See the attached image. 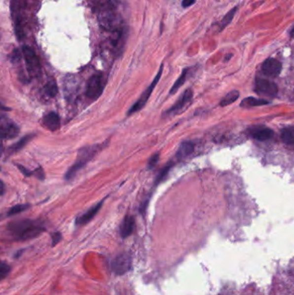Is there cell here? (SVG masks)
Masks as SVG:
<instances>
[{
	"mask_svg": "<svg viewBox=\"0 0 294 295\" xmlns=\"http://www.w3.org/2000/svg\"><path fill=\"white\" fill-rule=\"evenodd\" d=\"M31 207L30 205L28 204H19V205H16V206H12L7 213V216L11 217L15 216L17 214H19L21 213H24L25 211H27L29 208Z\"/></svg>",
	"mask_w": 294,
	"mask_h": 295,
	"instance_id": "cell-24",
	"label": "cell"
},
{
	"mask_svg": "<svg viewBox=\"0 0 294 295\" xmlns=\"http://www.w3.org/2000/svg\"><path fill=\"white\" fill-rule=\"evenodd\" d=\"M256 90L258 93L267 97L276 96L278 87L276 84L267 79H258L256 82Z\"/></svg>",
	"mask_w": 294,
	"mask_h": 295,
	"instance_id": "cell-11",
	"label": "cell"
},
{
	"mask_svg": "<svg viewBox=\"0 0 294 295\" xmlns=\"http://www.w3.org/2000/svg\"><path fill=\"white\" fill-rule=\"evenodd\" d=\"M136 227V221L133 216L127 215L124 217L122 223L120 224L119 233L122 238H127L132 235Z\"/></svg>",
	"mask_w": 294,
	"mask_h": 295,
	"instance_id": "cell-14",
	"label": "cell"
},
{
	"mask_svg": "<svg viewBox=\"0 0 294 295\" xmlns=\"http://www.w3.org/2000/svg\"><path fill=\"white\" fill-rule=\"evenodd\" d=\"M281 138L287 145H294V134L293 131H284L281 135Z\"/></svg>",
	"mask_w": 294,
	"mask_h": 295,
	"instance_id": "cell-26",
	"label": "cell"
},
{
	"mask_svg": "<svg viewBox=\"0 0 294 295\" xmlns=\"http://www.w3.org/2000/svg\"><path fill=\"white\" fill-rule=\"evenodd\" d=\"M236 10H237V7H234L232 10H229V12L226 14L224 17L221 21L220 25H219L220 26V31H222L223 29H225L226 26L231 23V21L236 15Z\"/></svg>",
	"mask_w": 294,
	"mask_h": 295,
	"instance_id": "cell-23",
	"label": "cell"
},
{
	"mask_svg": "<svg viewBox=\"0 0 294 295\" xmlns=\"http://www.w3.org/2000/svg\"><path fill=\"white\" fill-rule=\"evenodd\" d=\"M268 104L267 100H260V99H255V98H248L243 100L241 106H247V107H258V106H263Z\"/></svg>",
	"mask_w": 294,
	"mask_h": 295,
	"instance_id": "cell-25",
	"label": "cell"
},
{
	"mask_svg": "<svg viewBox=\"0 0 294 295\" xmlns=\"http://www.w3.org/2000/svg\"><path fill=\"white\" fill-rule=\"evenodd\" d=\"M4 192V184L3 182H1V195H3Z\"/></svg>",
	"mask_w": 294,
	"mask_h": 295,
	"instance_id": "cell-34",
	"label": "cell"
},
{
	"mask_svg": "<svg viewBox=\"0 0 294 295\" xmlns=\"http://www.w3.org/2000/svg\"><path fill=\"white\" fill-rule=\"evenodd\" d=\"M34 138V134H30L26 135V136H24V138H21L19 141L17 142L16 144H14V145L8 148V149L6 150V154H8V156H10L12 154H16L18 151L23 149L24 147H25Z\"/></svg>",
	"mask_w": 294,
	"mask_h": 295,
	"instance_id": "cell-16",
	"label": "cell"
},
{
	"mask_svg": "<svg viewBox=\"0 0 294 295\" xmlns=\"http://www.w3.org/2000/svg\"><path fill=\"white\" fill-rule=\"evenodd\" d=\"M105 145H93L83 147L78 152L76 161L73 166L69 168L66 173L65 179L70 181L75 177V175L86 166L90 161H92L98 153L102 150Z\"/></svg>",
	"mask_w": 294,
	"mask_h": 295,
	"instance_id": "cell-2",
	"label": "cell"
},
{
	"mask_svg": "<svg viewBox=\"0 0 294 295\" xmlns=\"http://www.w3.org/2000/svg\"><path fill=\"white\" fill-rule=\"evenodd\" d=\"M131 257L127 253L117 255L110 263V268L114 274L123 275L131 269Z\"/></svg>",
	"mask_w": 294,
	"mask_h": 295,
	"instance_id": "cell-8",
	"label": "cell"
},
{
	"mask_svg": "<svg viewBox=\"0 0 294 295\" xmlns=\"http://www.w3.org/2000/svg\"><path fill=\"white\" fill-rule=\"evenodd\" d=\"M162 71H163V65L161 66V68H160L159 71H158L157 74L154 77L150 85L147 86V89L145 90L144 93L141 94V96L138 98L137 102L134 104L132 107H130V110L128 111V112H127L128 116L137 113V112L140 111L146 106V104H147V101L149 100V98H150L151 94L153 93L155 86H156L157 83L159 82V80L161 79V75H162Z\"/></svg>",
	"mask_w": 294,
	"mask_h": 295,
	"instance_id": "cell-5",
	"label": "cell"
},
{
	"mask_svg": "<svg viewBox=\"0 0 294 295\" xmlns=\"http://www.w3.org/2000/svg\"><path fill=\"white\" fill-rule=\"evenodd\" d=\"M239 92H237V91H232V92H230V93H228V94L222 99L221 103H220V106H221V107H227V106H229L230 104L234 103V102L239 98Z\"/></svg>",
	"mask_w": 294,
	"mask_h": 295,
	"instance_id": "cell-22",
	"label": "cell"
},
{
	"mask_svg": "<svg viewBox=\"0 0 294 295\" xmlns=\"http://www.w3.org/2000/svg\"><path fill=\"white\" fill-rule=\"evenodd\" d=\"M103 203H104V200L97 203L96 205L92 206L86 212L77 217L75 220L76 225H85L86 223H89L90 221L93 220V218L96 216L98 213L101 209V207L103 206Z\"/></svg>",
	"mask_w": 294,
	"mask_h": 295,
	"instance_id": "cell-13",
	"label": "cell"
},
{
	"mask_svg": "<svg viewBox=\"0 0 294 295\" xmlns=\"http://www.w3.org/2000/svg\"><path fill=\"white\" fill-rule=\"evenodd\" d=\"M52 246H55L56 244L60 243V241L62 240V234L60 232H55L52 234Z\"/></svg>",
	"mask_w": 294,
	"mask_h": 295,
	"instance_id": "cell-29",
	"label": "cell"
},
{
	"mask_svg": "<svg viewBox=\"0 0 294 295\" xmlns=\"http://www.w3.org/2000/svg\"><path fill=\"white\" fill-rule=\"evenodd\" d=\"M42 124L48 131H58L61 127V118L56 112L51 111L42 117Z\"/></svg>",
	"mask_w": 294,
	"mask_h": 295,
	"instance_id": "cell-15",
	"label": "cell"
},
{
	"mask_svg": "<svg viewBox=\"0 0 294 295\" xmlns=\"http://www.w3.org/2000/svg\"><path fill=\"white\" fill-rule=\"evenodd\" d=\"M196 0H183L182 1V7L183 8H187L192 5L193 3H195Z\"/></svg>",
	"mask_w": 294,
	"mask_h": 295,
	"instance_id": "cell-33",
	"label": "cell"
},
{
	"mask_svg": "<svg viewBox=\"0 0 294 295\" xmlns=\"http://www.w3.org/2000/svg\"><path fill=\"white\" fill-rule=\"evenodd\" d=\"M261 69L266 75L274 78L281 74L282 65L276 59L268 58L263 62Z\"/></svg>",
	"mask_w": 294,
	"mask_h": 295,
	"instance_id": "cell-12",
	"label": "cell"
},
{
	"mask_svg": "<svg viewBox=\"0 0 294 295\" xmlns=\"http://www.w3.org/2000/svg\"><path fill=\"white\" fill-rule=\"evenodd\" d=\"M254 138H256L257 140L259 141H267L269 140L271 138L274 137V131L270 130V129H260L258 131L254 132Z\"/></svg>",
	"mask_w": 294,
	"mask_h": 295,
	"instance_id": "cell-19",
	"label": "cell"
},
{
	"mask_svg": "<svg viewBox=\"0 0 294 295\" xmlns=\"http://www.w3.org/2000/svg\"><path fill=\"white\" fill-rule=\"evenodd\" d=\"M17 168L18 169L20 170L21 173L23 174V175H25V176H28V177H30L31 175L34 174V172L31 171V170H29L28 168H24L23 165L17 164Z\"/></svg>",
	"mask_w": 294,
	"mask_h": 295,
	"instance_id": "cell-30",
	"label": "cell"
},
{
	"mask_svg": "<svg viewBox=\"0 0 294 295\" xmlns=\"http://www.w3.org/2000/svg\"><path fill=\"white\" fill-rule=\"evenodd\" d=\"M106 85V79L102 73H97L93 74L86 85V96L89 100H98L102 95Z\"/></svg>",
	"mask_w": 294,
	"mask_h": 295,
	"instance_id": "cell-6",
	"label": "cell"
},
{
	"mask_svg": "<svg viewBox=\"0 0 294 295\" xmlns=\"http://www.w3.org/2000/svg\"><path fill=\"white\" fill-rule=\"evenodd\" d=\"M192 91L191 89L185 90L182 96L179 98V100L172 106L168 110L165 111L166 116H170V115H175L181 112L187 105H188L192 99Z\"/></svg>",
	"mask_w": 294,
	"mask_h": 295,
	"instance_id": "cell-10",
	"label": "cell"
},
{
	"mask_svg": "<svg viewBox=\"0 0 294 295\" xmlns=\"http://www.w3.org/2000/svg\"><path fill=\"white\" fill-rule=\"evenodd\" d=\"M98 20L100 26L108 31H119L122 26V17L112 3H104L99 8Z\"/></svg>",
	"mask_w": 294,
	"mask_h": 295,
	"instance_id": "cell-3",
	"label": "cell"
},
{
	"mask_svg": "<svg viewBox=\"0 0 294 295\" xmlns=\"http://www.w3.org/2000/svg\"><path fill=\"white\" fill-rule=\"evenodd\" d=\"M43 90H44L45 94L48 98H55L58 94V86L54 79H48L47 83L45 84Z\"/></svg>",
	"mask_w": 294,
	"mask_h": 295,
	"instance_id": "cell-18",
	"label": "cell"
},
{
	"mask_svg": "<svg viewBox=\"0 0 294 295\" xmlns=\"http://www.w3.org/2000/svg\"><path fill=\"white\" fill-rule=\"evenodd\" d=\"M7 230L16 241H27L39 237L46 229L42 224L31 220L14 221L8 224Z\"/></svg>",
	"mask_w": 294,
	"mask_h": 295,
	"instance_id": "cell-1",
	"label": "cell"
},
{
	"mask_svg": "<svg viewBox=\"0 0 294 295\" xmlns=\"http://www.w3.org/2000/svg\"><path fill=\"white\" fill-rule=\"evenodd\" d=\"M35 176H37L39 180H44L45 175L44 172L42 168H38L37 169H36L34 172Z\"/></svg>",
	"mask_w": 294,
	"mask_h": 295,
	"instance_id": "cell-31",
	"label": "cell"
},
{
	"mask_svg": "<svg viewBox=\"0 0 294 295\" xmlns=\"http://www.w3.org/2000/svg\"><path fill=\"white\" fill-rule=\"evenodd\" d=\"M159 160H160V153H155L153 154L147 161V169H149V170L153 169L157 165Z\"/></svg>",
	"mask_w": 294,
	"mask_h": 295,
	"instance_id": "cell-28",
	"label": "cell"
},
{
	"mask_svg": "<svg viewBox=\"0 0 294 295\" xmlns=\"http://www.w3.org/2000/svg\"><path fill=\"white\" fill-rule=\"evenodd\" d=\"M193 150H194V145L192 144V142H183L182 143V145H180L178 150L176 152V157L179 161L183 160L189 156L190 154H192Z\"/></svg>",
	"mask_w": 294,
	"mask_h": 295,
	"instance_id": "cell-17",
	"label": "cell"
},
{
	"mask_svg": "<svg viewBox=\"0 0 294 295\" xmlns=\"http://www.w3.org/2000/svg\"><path fill=\"white\" fill-rule=\"evenodd\" d=\"M188 69H185L183 70V72L182 73L181 76L179 77V79L175 81L174 86H172L171 90H170V92H169L170 94H175V93H176L182 86H183V84H184V83L185 82V80H186V78H187V75H188Z\"/></svg>",
	"mask_w": 294,
	"mask_h": 295,
	"instance_id": "cell-20",
	"label": "cell"
},
{
	"mask_svg": "<svg viewBox=\"0 0 294 295\" xmlns=\"http://www.w3.org/2000/svg\"><path fill=\"white\" fill-rule=\"evenodd\" d=\"M0 134L2 140H10L17 138L20 129L14 122L9 119L8 117L2 115L1 117V124H0Z\"/></svg>",
	"mask_w": 294,
	"mask_h": 295,
	"instance_id": "cell-9",
	"label": "cell"
},
{
	"mask_svg": "<svg viewBox=\"0 0 294 295\" xmlns=\"http://www.w3.org/2000/svg\"><path fill=\"white\" fill-rule=\"evenodd\" d=\"M172 167H173V163L172 162H169L168 164L166 165L164 168H161L160 172L158 173L157 176H156V178L154 180V185H157L159 184H161V182L164 181L166 177L168 176V173L170 171V169H171Z\"/></svg>",
	"mask_w": 294,
	"mask_h": 295,
	"instance_id": "cell-21",
	"label": "cell"
},
{
	"mask_svg": "<svg viewBox=\"0 0 294 295\" xmlns=\"http://www.w3.org/2000/svg\"><path fill=\"white\" fill-rule=\"evenodd\" d=\"M290 35H291L292 37L294 38V26L293 27V29H292L291 31H290Z\"/></svg>",
	"mask_w": 294,
	"mask_h": 295,
	"instance_id": "cell-35",
	"label": "cell"
},
{
	"mask_svg": "<svg viewBox=\"0 0 294 295\" xmlns=\"http://www.w3.org/2000/svg\"><path fill=\"white\" fill-rule=\"evenodd\" d=\"M26 6L25 0H11L10 9L15 23V33L18 40H23L24 37V27H23V13Z\"/></svg>",
	"mask_w": 294,
	"mask_h": 295,
	"instance_id": "cell-4",
	"label": "cell"
},
{
	"mask_svg": "<svg viewBox=\"0 0 294 295\" xmlns=\"http://www.w3.org/2000/svg\"><path fill=\"white\" fill-rule=\"evenodd\" d=\"M21 58V55L20 53L18 50H15L12 53V55H11V57H10V60H11V62H17L18 61H20Z\"/></svg>",
	"mask_w": 294,
	"mask_h": 295,
	"instance_id": "cell-32",
	"label": "cell"
},
{
	"mask_svg": "<svg viewBox=\"0 0 294 295\" xmlns=\"http://www.w3.org/2000/svg\"><path fill=\"white\" fill-rule=\"evenodd\" d=\"M10 272V265L7 264L6 262H4V261H2L0 264V280L3 281V279L9 275Z\"/></svg>",
	"mask_w": 294,
	"mask_h": 295,
	"instance_id": "cell-27",
	"label": "cell"
},
{
	"mask_svg": "<svg viewBox=\"0 0 294 295\" xmlns=\"http://www.w3.org/2000/svg\"><path fill=\"white\" fill-rule=\"evenodd\" d=\"M22 53L24 55L25 64L27 67L28 73L31 77H39L41 74V63L36 52L29 46H24L22 48Z\"/></svg>",
	"mask_w": 294,
	"mask_h": 295,
	"instance_id": "cell-7",
	"label": "cell"
}]
</instances>
